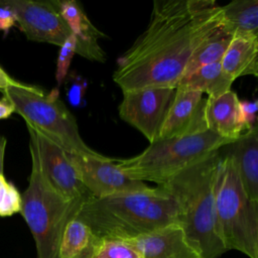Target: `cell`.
Here are the masks:
<instances>
[{"label":"cell","mask_w":258,"mask_h":258,"mask_svg":"<svg viewBox=\"0 0 258 258\" xmlns=\"http://www.w3.org/2000/svg\"><path fill=\"white\" fill-rule=\"evenodd\" d=\"M59 53L56 61L55 80L57 85H61L68 76L69 68L74 55L77 53V39L74 34L69 36L66 41L59 46Z\"/></svg>","instance_id":"cell-24"},{"label":"cell","mask_w":258,"mask_h":258,"mask_svg":"<svg viewBox=\"0 0 258 258\" xmlns=\"http://www.w3.org/2000/svg\"><path fill=\"white\" fill-rule=\"evenodd\" d=\"M88 84L81 76L77 75L75 72L71 73L69 76V88L67 92L68 100L71 105L78 107L81 105Z\"/></svg>","instance_id":"cell-25"},{"label":"cell","mask_w":258,"mask_h":258,"mask_svg":"<svg viewBox=\"0 0 258 258\" xmlns=\"http://www.w3.org/2000/svg\"><path fill=\"white\" fill-rule=\"evenodd\" d=\"M17 23V18L14 10L5 0H0V30L5 33Z\"/></svg>","instance_id":"cell-27"},{"label":"cell","mask_w":258,"mask_h":258,"mask_svg":"<svg viewBox=\"0 0 258 258\" xmlns=\"http://www.w3.org/2000/svg\"><path fill=\"white\" fill-rule=\"evenodd\" d=\"M93 258H140V256L125 241L103 240V243Z\"/></svg>","instance_id":"cell-23"},{"label":"cell","mask_w":258,"mask_h":258,"mask_svg":"<svg viewBox=\"0 0 258 258\" xmlns=\"http://www.w3.org/2000/svg\"><path fill=\"white\" fill-rule=\"evenodd\" d=\"M79 179L93 198H105L120 194L143 191L149 188L145 182L126 177L111 159L101 154L98 156L84 153L67 152Z\"/></svg>","instance_id":"cell-9"},{"label":"cell","mask_w":258,"mask_h":258,"mask_svg":"<svg viewBox=\"0 0 258 258\" xmlns=\"http://www.w3.org/2000/svg\"><path fill=\"white\" fill-rule=\"evenodd\" d=\"M220 150L185 167L162 185L176 205V224L202 258H219L227 252L216 232L215 187Z\"/></svg>","instance_id":"cell-3"},{"label":"cell","mask_w":258,"mask_h":258,"mask_svg":"<svg viewBox=\"0 0 258 258\" xmlns=\"http://www.w3.org/2000/svg\"><path fill=\"white\" fill-rule=\"evenodd\" d=\"M233 142L208 130L192 136L158 139L140 154L115 161L126 177L160 185L190 164Z\"/></svg>","instance_id":"cell-6"},{"label":"cell","mask_w":258,"mask_h":258,"mask_svg":"<svg viewBox=\"0 0 258 258\" xmlns=\"http://www.w3.org/2000/svg\"><path fill=\"white\" fill-rule=\"evenodd\" d=\"M206 106L207 98L203 97V93L175 89L158 139L186 137L208 131Z\"/></svg>","instance_id":"cell-12"},{"label":"cell","mask_w":258,"mask_h":258,"mask_svg":"<svg viewBox=\"0 0 258 258\" xmlns=\"http://www.w3.org/2000/svg\"><path fill=\"white\" fill-rule=\"evenodd\" d=\"M103 240L78 219L71 221L63 233L59 258H93L99 250Z\"/></svg>","instance_id":"cell-19"},{"label":"cell","mask_w":258,"mask_h":258,"mask_svg":"<svg viewBox=\"0 0 258 258\" xmlns=\"http://www.w3.org/2000/svg\"><path fill=\"white\" fill-rule=\"evenodd\" d=\"M234 80L222 70L221 61L207 64L182 78L175 89L206 93L208 98H217L231 90Z\"/></svg>","instance_id":"cell-20"},{"label":"cell","mask_w":258,"mask_h":258,"mask_svg":"<svg viewBox=\"0 0 258 258\" xmlns=\"http://www.w3.org/2000/svg\"><path fill=\"white\" fill-rule=\"evenodd\" d=\"M5 148H6V138L0 135V174H3V162H4Z\"/></svg>","instance_id":"cell-30"},{"label":"cell","mask_w":258,"mask_h":258,"mask_svg":"<svg viewBox=\"0 0 258 258\" xmlns=\"http://www.w3.org/2000/svg\"><path fill=\"white\" fill-rule=\"evenodd\" d=\"M228 153L246 195L258 202V129L257 126L242 133L229 144Z\"/></svg>","instance_id":"cell-15"},{"label":"cell","mask_w":258,"mask_h":258,"mask_svg":"<svg viewBox=\"0 0 258 258\" xmlns=\"http://www.w3.org/2000/svg\"><path fill=\"white\" fill-rule=\"evenodd\" d=\"M56 5L77 39V53L87 59L104 62L106 53L100 46L99 39L106 35L91 22L82 5L75 0H56Z\"/></svg>","instance_id":"cell-14"},{"label":"cell","mask_w":258,"mask_h":258,"mask_svg":"<svg viewBox=\"0 0 258 258\" xmlns=\"http://www.w3.org/2000/svg\"><path fill=\"white\" fill-rule=\"evenodd\" d=\"M14 82L12 79L1 67H0V91H3L7 86Z\"/></svg>","instance_id":"cell-29"},{"label":"cell","mask_w":258,"mask_h":258,"mask_svg":"<svg viewBox=\"0 0 258 258\" xmlns=\"http://www.w3.org/2000/svg\"><path fill=\"white\" fill-rule=\"evenodd\" d=\"M216 232L224 248L258 258V202L246 195L229 154L221 158L215 187Z\"/></svg>","instance_id":"cell-5"},{"label":"cell","mask_w":258,"mask_h":258,"mask_svg":"<svg viewBox=\"0 0 258 258\" xmlns=\"http://www.w3.org/2000/svg\"><path fill=\"white\" fill-rule=\"evenodd\" d=\"M239 110L245 131L256 126L257 101H241L239 102Z\"/></svg>","instance_id":"cell-26"},{"label":"cell","mask_w":258,"mask_h":258,"mask_svg":"<svg viewBox=\"0 0 258 258\" xmlns=\"http://www.w3.org/2000/svg\"><path fill=\"white\" fill-rule=\"evenodd\" d=\"M221 25L214 0H155L146 29L117 58L113 81L122 92L176 88L195 49Z\"/></svg>","instance_id":"cell-1"},{"label":"cell","mask_w":258,"mask_h":258,"mask_svg":"<svg viewBox=\"0 0 258 258\" xmlns=\"http://www.w3.org/2000/svg\"><path fill=\"white\" fill-rule=\"evenodd\" d=\"M21 211V195L15 185L0 174V217L12 216Z\"/></svg>","instance_id":"cell-22"},{"label":"cell","mask_w":258,"mask_h":258,"mask_svg":"<svg viewBox=\"0 0 258 258\" xmlns=\"http://www.w3.org/2000/svg\"><path fill=\"white\" fill-rule=\"evenodd\" d=\"M1 92L3 97L13 105L15 113L25 120L26 125L56 143L67 152L101 155L83 140L77 120L59 99L57 90L44 93L39 87L14 80Z\"/></svg>","instance_id":"cell-7"},{"label":"cell","mask_w":258,"mask_h":258,"mask_svg":"<svg viewBox=\"0 0 258 258\" xmlns=\"http://www.w3.org/2000/svg\"><path fill=\"white\" fill-rule=\"evenodd\" d=\"M76 219L102 240L128 241L176 224V205L166 189L157 185L143 191L88 200Z\"/></svg>","instance_id":"cell-2"},{"label":"cell","mask_w":258,"mask_h":258,"mask_svg":"<svg viewBox=\"0 0 258 258\" xmlns=\"http://www.w3.org/2000/svg\"><path fill=\"white\" fill-rule=\"evenodd\" d=\"M14 10L19 29L27 39L60 46L73 33L62 19L56 0H5Z\"/></svg>","instance_id":"cell-11"},{"label":"cell","mask_w":258,"mask_h":258,"mask_svg":"<svg viewBox=\"0 0 258 258\" xmlns=\"http://www.w3.org/2000/svg\"><path fill=\"white\" fill-rule=\"evenodd\" d=\"M12 113H15V111L10 101L5 97L0 99V119L8 118Z\"/></svg>","instance_id":"cell-28"},{"label":"cell","mask_w":258,"mask_h":258,"mask_svg":"<svg viewBox=\"0 0 258 258\" xmlns=\"http://www.w3.org/2000/svg\"><path fill=\"white\" fill-rule=\"evenodd\" d=\"M258 37L233 36L222 59L223 72L232 80L258 75Z\"/></svg>","instance_id":"cell-17"},{"label":"cell","mask_w":258,"mask_h":258,"mask_svg":"<svg viewBox=\"0 0 258 258\" xmlns=\"http://www.w3.org/2000/svg\"><path fill=\"white\" fill-rule=\"evenodd\" d=\"M239 98L236 92H229L217 97L207 98L206 122L208 130L235 141L245 132L239 110Z\"/></svg>","instance_id":"cell-16"},{"label":"cell","mask_w":258,"mask_h":258,"mask_svg":"<svg viewBox=\"0 0 258 258\" xmlns=\"http://www.w3.org/2000/svg\"><path fill=\"white\" fill-rule=\"evenodd\" d=\"M27 126L29 143L37 154L41 172L48 184L64 198L87 202L93 199L72 165L67 151L56 143Z\"/></svg>","instance_id":"cell-10"},{"label":"cell","mask_w":258,"mask_h":258,"mask_svg":"<svg viewBox=\"0 0 258 258\" xmlns=\"http://www.w3.org/2000/svg\"><path fill=\"white\" fill-rule=\"evenodd\" d=\"M122 93L118 107L120 118L140 131L149 143L158 140L175 88H145Z\"/></svg>","instance_id":"cell-8"},{"label":"cell","mask_w":258,"mask_h":258,"mask_svg":"<svg viewBox=\"0 0 258 258\" xmlns=\"http://www.w3.org/2000/svg\"><path fill=\"white\" fill-rule=\"evenodd\" d=\"M125 242L138 252L140 258H202L177 224L158 228Z\"/></svg>","instance_id":"cell-13"},{"label":"cell","mask_w":258,"mask_h":258,"mask_svg":"<svg viewBox=\"0 0 258 258\" xmlns=\"http://www.w3.org/2000/svg\"><path fill=\"white\" fill-rule=\"evenodd\" d=\"M31 172L21 195L20 214L34 238L38 258H59V246L68 224L76 219L82 200L64 198L44 178L34 147L29 143Z\"/></svg>","instance_id":"cell-4"},{"label":"cell","mask_w":258,"mask_h":258,"mask_svg":"<svg viewBox=\"0 0 258 258\" xmlns=\"http://www.w3.org/2000/svg\"><path fill=\"white\" fill-rule=\"evenodd\" d=\"M221 22L233 36L258 37V0H234L221 6Z\"/></svg>","instance_id":"cell-18"},{"label":"cell","mask_w":258,"mask_h":258,"mask_svg":"<svg viewBox=\"0 0 258 258\" xmlns=\"http://www.w3.org/2000/svg\"><path fill=\"white\" fill-rule=\"evenodd\" d=\"M232 38L233 35L227 32L222 25L218 27L195 49L182 78L202 67L221 61Z\"/></svg>","instance_id":"cell-21"}]
</instances>
